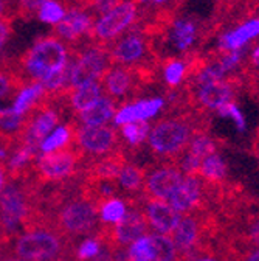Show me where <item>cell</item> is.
<instances>
[{
	"label": "cell",
	"instance_id": "obj_10",
	"mask_svg": "<svg viewBox=\"0 0 259 261\" xmlns=\"http://www.w3.org/2000/svg\"><path fill=\"white\" fill-rule=\"evenodd\" d=\"M76 120V118H75ZM123 145L117 127L112 126H82L78 123L75 146L87 157L106 155Z\"/></svg>",
	"mask_w": 259,
	"mask_h": 261
},
{
	"label": "cell",
	"instance_id": "obj_39",
	"mask_svg": "<svg viewBox=\"0 0 259 261\" xmlns=\"http://www.w3.org/2000/svg\"><path fill=\"white\" fill-rule=\"evenodd\" d=\"M132 2H134V4L137 5V4H146L148 0H132Z\"/></svg>",
	"mask_w": 259,
	"mask_h": 261
},
{
	"label": "cell",
	"instance_id": "obj_17",
	"mask_svg": "<svg viewBox=\"0 0 259 261\" xmlns=\"http://www.w3.org/2000/svg\"><path fill=\"white\" fill-rule=\"evenodd\" d=\"M118 109H120L118 103L112 100L110 96L103 93L100 96V100L93 106H90L89 109H85L75 118L82 126H104L107 121H110L115 117Z\"/></svg>",
	"mask_w": 259,
	"mask_h": 261
},
{
	"label": "cell",
	"instance_id": "obj_30",
	"mask_svg": "<svg viewBox=\"0 0 259 261\" xmlns=\"http://www.w3.org/2000/svg\"><path fill=\"white\" fill-rule=\"evenodd\" d=\"M47 0H16V16L23 20L33 19Z\"/></svg>",
	"mask_w": 259,
	"mask_h": 261
},
{
	"label": "cell",
	"instance_id": "obj_36",
	"mask_svg": "<svg viewBox=\"0 0 259 261\" xmlns=\"http://www.w3.org/2000/svg\"><path fill=\"white\" fill-rule=\"evenodd\" d=\"M7 184V165L5 163H0V191L4 190Z\"/></svg>",
	"mask_w": 259,
	"mask_h": 261
},
{
	"label": "cell",
	"instance_id": "obj_41",
	"mask_svg": "<svg viewBox=\"0 0 259 261\" xmlns=\"http://www.w3.org/2000/svg\"><path fill=\"white\" fill-rule=\"evenodd\" d=\"M5 261H19V259H5ZM22 261V259H20Z\"/></svg>",
	"mask_w": 259,
	"mask_h": 261
},
{
	"label": "cell",
	"instance_id": "obj_16",
	"mask_svg": "<svg viewBox=\"0 0 259 261\" xmlns=\"http://www.w3.org/2000/svg\"><path fill=\"white\" fill-rule=\"evenodd\" d=\"M163 108H165V98H152V100L127 103L117 111L113 117V123L117 126H123L134 121H146L148 118L155 117Z\"/></svg>",
	"mask_w": 259,
	"mask_h": 261
},
{
	"label": "cell",
	"instance_id": "obj_18",
	"mask_svg": "<svg viewBox=\"0 0 259 261\" xmlns=\"http://www.w3.org/2000/svg\"><path fill=\"white\" fill-rule=\"evenodd\" d=\"M103 95V87L100 81H92L84 86L70 89L67 93L69 111H72L73 117L79 115L90 106H93Z\"/></svg>",
	"mask_w": 259,
	"mask_h": 261
},
{
	"label": "cell",
	"instance_id": "obj_35",
	"mask_svg": "<svg viewBox=\"0 0 259 261\" xmlns=\"http://www.w3.org/2000/svg\"><path fill=\"white\" fill-rule=\"evenodd\" d=\"M250 17H259V0H247Z\"/></svg>",
	"mask_w": 259,
	"mask_h": 261
},
{
	"label": "cell",
	"instance_id": "obj_3",
	"mask_svg": "<svg viewBox=\"0 0 259 261\" xmlns=\"http://www.w3.org/2000/svg\"><path fill=\"white\" fill-rule=\"evenodd\" d=\"M8 246L10 249L2 252L22 261H56L61 258H70L75 261L76 253L75 241L62 237L51 225L23 232Z\"/></svg>",
	"mask_w": 259,
	"mask_h": 261
},
{
	"label": "cell",
	"instance_id": "obj_26",
	"mask_svg": "<svg viewBox=\"0 0 259 261\" xmlns=\"http://www.w3.org/2000/svg\"><path fill=\"white\" fill-rule=\"evenodd\" d=\"M26 114H16L11 108H0V130L7 133H17V130L25 124Z\"/></svg>",
	"mask_w": 259,
	"mask_h": 261
},
{
	"label": "cell",
	"instance_id": "obj_21",
	"mask_svg": "<svg viewBox=\"0 0 259 261\" xmlns=\"http://www.w3.org/2000/svg\"><path fill=\"white\" fill-rule=\"evenodd\" d=\"M226 174H228V168H226L225 160L217 154H211L207 159H204V162L200 163V168L197 176H200L205 182L208 184H223L226 179Z\"/></svg>",
	"mask_w": 259,
	"mask_h": 261
},
{
	"label": "cell",
	"instance_id": "obj_22",
	"mask_svg": "<svg viewBox=\"0 0 259 261\" xmlns=\"http://www.w3.org/2000/svg\"><path fill=\"white\" fill-rule=\"evenodd\" d=\"M149 130H151V124L148 121H134L121 126L120 136L129 154H131L132 149L141 146L145 140H148Z\"/></svg>",
	"mask_w": 259,
	"mask_h": 261
},
{
	"label": "cell",
	"instance_id": "obj_25",
	"mask_svg": "<svg viewBox=\"0 0 259 261\" xmlns=\"http://www.w3.org/2000/svg\"><path fill=\"white\" fill-rule=\"evenodd\" d=\"M127 258L129 261H154L155 249L149 233L135 240L127 247Z\"/></svg>",
	"mask_w": 259,
	"mask_h": 261
},
{
	"label": "cell",
	"instance_id": "obj_2",
	"mask_svg": "<svg viewBox=\"0 0 259 261\" xmlns=\"http://www.w3.org/2000/svg\"><path fill=\"white\" fill-rule=\"evenodd\" d=\"M72 59L70 47L53 35L39 38L16 61V69L26 84L42 83L67 69Z\"/></svg>",
	"mask_w": 259,
	"mask_h": 261
},
{
	"label": "cell",
	"instance_id": "obj_29",
	"mask_svg": "<svg viewBox=\"0 0 259 261\" xmlns=\"http://www.w3.org/2000/svg\"><path fill=\"white\" fill-rule=\"evenodd\" d=\"M216 114H217L219 117H223V118H232L239 133H244V130L247 129L245 118H244L241 109L238 108V105H236L235 101H228V103L222 105V106L216 111Z\"/></svg>",
	"mask_w": 259,
	"mask_h": 261
},
{
	"label": "cell",
	"instance_id": "obj_14",
	"mask_svg": "<svg viewBox=\"0 0 259 261\" xmlns=\"http://www.w3.org/2000/svg\"><path fill=\"white\" fill-rule=\"evenodd\" d=\"M182 180H183V173L177 163L163 162L160 163V167H157L155 170L146 174L141 194L149 199L168 201Z\"/></svg>",
	"mask_w": 259,
	"mask_h": 261
},
{
	"label": "cell",
	"instance_id": "obj_15",
	"mask_svg": "<svg viewBox=\"0 0 259 261\" xmlns=\"http://www.w3.org/2000/svg\"><path fill=\"white\" fill-rule=\"evenodd\" d=\"M259 36V17H248L239 23V27L222 31L217 38V51L242 50L247 44Z\"/></svg>",
	"mask_w": 259,
	"mask_h": 261
},
{
	"label": "cell",
	"instance_id": "obj_1",
	"mask_svg": "<svg viewBox=\"0 0 259 261\" xmlns=\"http://www.w3.org/2000/svg\"><path fill=\"white\" fill-rule=\"evenodd\" d=\"M210 123V114L192 108L179 112H166L149 130L148 142L151 152L160 163H177L185 154L192 136L208 130Z\"/></svg>",
	"mask_w": 259,
	"mask_h": 261
},
{
	"label": "cell",
	"instance_id": "obj_23",
	"mask_svg": "<svg viewBox=\"0 0 259 261\" xmlns=\"http://www.w3.org/2000/svg\"><path fill=\"white\" fill-rule=\"evenodd\" d=\"M42 95H44V86L41 83H31L17 93L11 109L19 115L26 114L30 109H33L36 106Z\"/></svg>",
	"mask_w": 259,
	"mask_h": 261
},
{
	"label": "cell",
	"instance_id": "obj_9",
	"mask_svg": "<svg viewBox=\"0 0 259 261\" xmlns=\"http://www.w3.org/2000/svg\"><path fill=\"white\" fill-rule=\"evenodd\" d=\"M140 10L134 2H120L103 14L98 20L95 22V27L90 33V42L109 45L112 41L120 38L123 33H126L131 27L138 22Z\"/></svg>",
	"mask_w": 259,
	"mask_h": 261
},
{
	"label": "cell",
	"instance_id": "obj_31",
	"mask_svg": "<svg viewBox=\"0 0 259 261\" xmlns=\"http://www.w3.org/2000/svg\"><path fill=\"white\" fill-rule=\"evenodd\" d=\"M11 33H13V17L2 16L0 17V48L7 44Z\"/></svg>",
	"mask_w": 259,
	"mask_h": 261
},
{
	"label": "cell",
	"instance_id": "obj_13",
	"mask_svg": "<svg viewBox=\"0 0 259 261\" xmlns=\"http://www.w3.org/2000/svg\"><path fill=\"white\" fill-rule=\"evenodd\" d=\"M95 14H90L81 8H67L66 16L59 23H56L53 36H57L69 47H79L82 41L90 42V33L95 27Z\"/></svg>",
	"mask_w": 259,
	"mask_h": 261
},
{
	"label": "cell",
	"instance_id": "obj_32",
	"mask_svg": "<svg viewBox=\"0 0 259 261\" xmlns=\"http://www.w3.org/2000/svg\"><path fill=\"white\" fill-rule=\"evenodd\" d=\"M244 67L250 70H259V41L251 45L250 51H247V59L244 62Z\"/></svg>",
	"mask_w": 259,
	"mask_h": 261
},
{
	"label": "cell",
	"instance_id": "obj_27",
	"mask_svg": "<svg viewBox=\"0 0 259 261\" xmlns=\"http://www.w3.org/2000/svg\"><path fill=\"white\" fill-rule=\"evenodd\" d=\"M66 16V8L62 4L56 2V0H47V2L39 10V19L45 23L56 25Z\"/></svg>",
	"mask_w": 259,
	"mask_h": 261
},
{
	"label": "cell",
	"instance_id": "obj_20",
	"mask_svg": "<svg viewBox=\"0 0 259 261\" xmlns=\"http://www.w3.org/2000/svg\"><path fill=\"white\" fill-rule=\"evenodd\" d=\"M160 73L168 89L180 87L188 76V61L185 56H168L160 61Z\"/></svg>",
	"mask_w": 259,
	"mask_h": 261
},
{
	"label": "cell",
	"instance_id": "obj_37",
	"mask_svg": "<svg viewBox=\"0 0 259 261\" xmlns=\"http://www.w3.org/2000/svg\"><path fill=\"white\" fill-rule=\"evenodd\" d=\"M192 261H220L219 258H216V255H202V256H197L196 259Z\"/></svg>",
	"mask_w": 259,
	"mask_h": 261
},
{
	"label": "cell",
	"instance_id": "obj_12",
	"mask_svg": "<svg viewBox=\"0 0 259 261\" xmlns=\"http://www.w3.org/2000/svg\"><path fill=\"white\" fill-rule=\"evenodd\" d=\"M168 202L179 215L211 210L207 193V182L197 174L185 176L180 185L171 194Z\"/></svg>",
	"mask_w": 259,
	"mask_h": 261
},
{
	"label": "cell",
	"instance_id": "obj_28",
	"mask_svg": "<svg viewBox=\"0 0 259 261\" xmlns=\"http://www.w3.org/2000/svg\"><path fill=\"white\" fill-rule=\"evenodd\" d=\"M101 241L96 237H89L85 238L78 247H76V253H75V261H90L93 259L96 255H98L100 249H101Z\"/></svg>",
	"mask_w": 259,
	"mask_h": 261
},
{
	"label": "cell",
	"instance_id": "obj_33",
	"mask_svg": "<svg viewBox=\"0 0 259 261\" xmlns=\"http://www.w3.org/2000/svg\"><path fill=\"white\" fill-rule=\"evenodd\" d=\"M90 261H115V259H113L112 250H110L109 247H106V246H101L98 255H96V256H95L93 259H90Z\"/></svg>",
	"mask_w": 259,
	"mask_h": 261
},
{
	"label": "cell",
	"instance_id": "obj_24",
	"mask_svg": "<svg viewBox=\"0 0 259 261\" xmlns=\"http://www.w3.org/2000/svg\"><path fill=\"white\" fill-rule=\"evenodd\" d=\"M127 212L126 201L121 198H110L98 207V216L101 225H115L118 224Z\"/></svg>",
	"mask_w": 259,
	"mask_h": 261
},
{
	"label": "cell",
	"instance_id": "obj_38",
	"mask_svg": "<svg viewBox=\"0 0 259 261\" xmlns=\"http://www.w3.org/2000/svg\"><path fill=\"white\" fill-rule=\"evenodd\" d=\"M168 0H154V4L155 5H163V4H166Z\"/></svg>",
	"mask_w": 259,
	"mask_h": 261
},
{
	"label": "cell",
	"instance_id": "obj_6",
	"mask_svg": "<svg viewBox=\"0 0 259 261\" xmlns=\"http://www.w3.org/2000/svg\"><path fill=\"white\" fill-rule=\"evenodd\" d=\"M183 87L188 93L189 105L194 109L207 114L216 112L225 103L235 101V98L242 90H245V84L241 72L226 76L223 80L202 83V84L185 83Z\"/></svg>",
	"mask_w": 259,
	"mask_h": 261
},
{
	"label": "cell",
	"instance_id": "obj_34",
	"mask_svg": "<svg viewBox=\"0 0 259 261\" xmlns=\"http://www.w3.org/2000/svg\"><path fill=\"white\" fill-rule=\"evenodd\" d=\"M241 261H259V247H251L244 253Z\"/></svg>",
	"mask_w": 259,
	"mask_h": 261
},
{
	"label": "cell",
	"instance_id": "obj_19",
	"mask_svg": "<svg viewBox=\"0 0 259 261\" xmlns=\"http://www.w3.org/2000/svg\"><path fill=\"white\" fill-rule=\"evenodd\" d=\"M148 170L143 167H138L132 162H127L123 167L120 176H118V185L120 191L124 193L126 198H132V196H138L143 191V185L146 180Z\"/></svg>",
	"mask_w": 259,
	"mask_h": 261
},
{
	"label": "cell",
	"instance_id": "obj_40",
	"mask_svg": "<svg viewBox=\"0 0 259 261\" xmlns=\"http://www.w3.org/2000/svg\"><path fill=\"white\" fill-rule=\"evenodd\" d=\"M56 261H73V259H70V258H61V259H56Z\"/></svg>",
	"mask_w": 259,
	"mask_h": 261
},
{
	"label": "cell",
	"instance_id": "obj_4",
	"mask_svg": "<svg viewBox=\"0 0 259 261\" xmlns=\"http://www.w3.org/2000/svg\"><path fill=\"white\" fill-rule=\"evenodd\" d=\"M50 224L69 240L95 237L100 228V216L95 205L84 199L79 193L64 199L48 213Z\"/></svg>",
	"mask_w": 259,
	"mask_h": 261
},
{
	"label": "cell",
	"instance_id": "obj_7",
	"mask_svg": "<svg viewBox=\"0 0 259 261\" xmlns=\"http://www.w3.org/2000/svg\"><path fill=\"white\" fill-rule=\"evenodd\" d=\"M70 50L72 59L69 84L72 89L92 81H101L107 69L112 67L107 45L85 42L81 47H70Z\"/></svg>",
	"mask_w": 259,
	"mask_h": 261
},
{
	"label": "cell",
	"instance_id": "obj_11",
	"mask_svg": "<svg viewBox=\"0 0 259 261\" xmlns=\"http://www.w3.org/2000/svg\"><path fill=\"white\" fill-rule=\"evenodd\" d=\"M124 201H126V205L141 210L149 227L161 235L169 237L174 232V228L177 227V224L182 218V215H179L171 207V204L168 201L149 199V198H145L143 194L132 196V198H126Z\"/></svg>",
	"mask_w": 259,
	"mask_h": 261
},
{
	"label": "cell",
	"instance_id": "obj_8",
	"mask_svg": "<svg viewBox=\"0 0 259 261\" xmlns=\"http://www.w3.org/2000/svg\"><path fill=\"white\" fill-rule=\"evenodd\" d=\"M85 157L87 155L76 146L41 154L35 162L33 180L39 187H45L72 179L78 176Z\"/></svg>",
	"mask_w": 259,
	"mask_h": 261
},
{
	"label": "cell",
	"instance_id": "obj_5",
	"mask_svg": "<svg viewBox=\"0 0 259 261\" xmlns=\"http://www.w3.org/2000/svg\"><path fill=\"white\" fill-rule=\"evenodd\" d=\"M107 48L112 65H124V67L152 65V67H160L161 59L157 55L152 41L146 33H143L137 27V23L129 28L124 35L112 41Z\"/></svg>",
	"mask_w": 259,
	"mask_h": 261
}]
</instances>
